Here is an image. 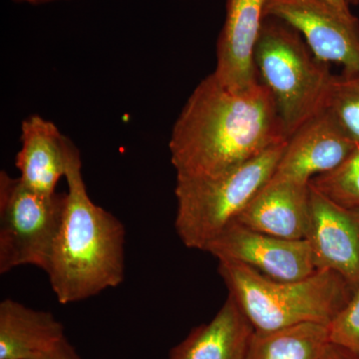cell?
<instances>
[{
  "instance_id": "obj_1",
  "label": "cell",
  "mask_w": 359,
  "mask_h": 359,
  "mask_svg": "<svg viewBox=\"0 0 359 359\" xmlns=\"http://www.w3.org/2000/svg\"><path fill=\"white\" fill-rule=\"evenodd\" d=\"M287 141L271 92L259 82L235 93L204 78L175 122L169 141L177 180L231 171Z\"/></svg>"
},
{
  "instance_id": "obj_2",
  "label": "cell",
  "mask_w": 359,
  "mask_h": 359,
  "mask_svg": "<svg viewBox=\"0 0 359 359\" xmlns=\"http://www.w3.org/2000/svg\"><path fill=\"white\" fill-rule=\"evenodd\" d=\"M65 179V212L45 273L57 301L69 304L121 285L126 231L117 217L89 197L81 156L73 143Z\"/></svg>"
},
{
  "instance_id": "obj_3",
  "label": "cell",
  "mask_w": 359,
  "mask_h": 359,
  "mask_svg": "<svg viewBox=\"0 0 359 359\" xmlns=\"http://www.w3.org/2000/svg\"><path fill=\"white\" fill-rule=\"evenodd\" d=\"M218 271L255 332L302 323L330 325L353 294L342 276L325 269L292 282L273 280L235 262L219 261Z\"/></svg>"
},
{
  "instance_id": "obj_4",
  "label": "cell",
  "mask_w": 359,
  "mask_h": 359,
  "mask_svg": "<svg viewBox=\"0 0 359 359\" xmlns=\"http://www.w3.org/2000/svg\"><path fill=\"white\" fill-rule=\"evenodd\" d=\"M255 62L289 139L325 108L334 77L330 65L313 55L294 27L271 16L264 18Z\"/></svg>"
},
{
  "instance_id": "obj_5",
  "label": "cell",
  "mask_w": 359,
  "mask_h": 359,
  "mask_svg": "<svg viewBox=\"0 0 359 359\" xmlns=\"http://www.w3.org/2000/svg\"><path fill=\"white\" fill-rule=\"evenodd\" d=\"M285 144L219 176L177 180L175 229L188 249L205 250L236 221L273 177Z\"/></svg>"
},
{
  "instance_id": "obj_6",
  "label": "cell",
  "mask_w": 359,
  "mask_h": 359,
  "mask_svg": "<svg viewBox=\"0 0 359 359\" xmlns=\"http://www.w3.org/2000/svg\"><path fill=\"white\" fill-rule=\"evenodd\" d=\"M65 205V193H39L0 172L1 275L25 266L46 271Z\"/></svg>"
},
{
  "instance_id": "obj_7",
  "label": "cell",
  "mask_w": 359,
  "mask_h": 359,
  "mask_svg": "<svg viewBox=\"0 0 359 359\" xmlns=\"http://www.w3.org/2000/svg\"><path fill=\"white\" fill-rule=\"evenodd\" d=\"M269 16L294 27L316 58L359 73V20L351 11L328 0H266Z\"/></svg>"
},
{
  "instance_id": "obj_8",
  "label": "cell",
  "mask_w": 359,
  "mask_h": 359,
  "mask_svg": "<svg viewBox=\"0 0 359 359\" xmlns=\"http://www.w3.org/2000/svg\"><path fill=\"white\" fill-rule=\"evenodd\" d=\"M218 261L235 262L273 280L292 282L316 273L306 238L287 240L250 230L233 222L205 247Z\"/></svg>"
},
{
  "instance_id": "obj_9",
  "label": "cell",
  "mask_w": 359,
  "mask_h": 359,
  "mask_svg": "<svg viewBox=\"0 0 359 359\" xmlns=\"http://www.w3.org/2000/svg\"><path fill=\"white\" fill-rule=\"evenodd\" d=\"M311 188L306 240L318 269L339 273L353 292L359 287V211L342 207Z\"/></svg>"
},
{
  "instance_id": "obj_10",
  "label": "cell",
  "mask_w": 359,
  "mask_h": 359,
  "mask_svg": "<svg viewBox=\"0 0 359 359\" xmlns=\"http://www.w3.org/2000/svg\"><path fill=\"white\" fill-rule=\"evenodd\" d=\"M358 147L323 108L287 139L271 179L309 185L339 167Z\"/></svg>"
},
{
  "instance_id": "obj_11",
  "label": "cell",
  "mask_w": 359,
  "mask_h": 359,
  "mask_svg": "<svg viewBox=\"0 0 359 359\" xmlns=\"http://www.w3.org/2000/svg\"><path fill=\"white\" fill-rule=\"evenodd\" d=\"M266 0H226V20L217 45L212 74L235 93L259 83L255 54L264 20Z\"/></svg>"
},
{
  "instance_id": "obj_12",
  "label": "cell",
  "mask_w": 359,
  "mask_h": 359,
  "mask_svg": "<svg viewBox=\"0 0 359 359\" xmlns=\"http://www.w3.org/2000/svg\"><path fill=\"white\" fill-rule=\"evenodd\" d=\"M309 210V185L271 179L235 222L273 237L304 240Z\"/></svg>"
},
{
  "instance_id": "obj_13",
  "label": "cell",
  "mask_w": 359,
  "mask_h": 359,
  "mask_svg": "<svg viewBox=\"0 0 359 359\" xmlns=\"http://www.w3.org/2000/svg\"><path fill=\"white\" fill-rule=\"evenodd\" d=\"M21 147L15 158L20 179L39 193H56V187L65 178L69 138L53 122L32 115L21 123Z\"/></svg>"
},
{
  "instance_id": "obj_14",
  "label": "cell",
  "mask_w": 359,
  "mask_h": 359,
  "mask_svg": "<svg viewBox=\"0 0 359 359\" xmlns=\"http://www.w3.org/2000/svg\"><path fill=\"white\" fill-rule=\"evenodd\" d=\"M255 330L228 294L216 316L194 327L167 359H245Z\"/></svg>"
},
{
  "instance_id": "obj_15",
  "label": "cell",
  "mask_w": 359,
  "mask_h": 359,
  "mask_svg": "<svg viewBox=\"0 0 359 359\" xmlns=\"http://www.w3.org/2000/svg\"><path fill=\"white\" fill-rule=\"evenodd\" d=\"M53 313L6 299L0 302V359H32L65 339Z\"/></svg>"
},
{
  "instance_id": "obj_16",
  "label": "cell",
  "mask_w": 359,
  "mask_h": 359,
  "mask_svg": "<svg viewBox=\"0 0 359 359\" xmlns=\"http://www.w3.org/2000/svg\"><path fill=\"white\" fill-rule=\"evenodd\" d=\"M330 344L328 325L320 323L255 332L245 359H320Z\"/></svg>"
},
{
  "instance_id": "obj_17",
  "label": "cell",
  "mask_w": 359,
  "mask_h": 359,
  "mask_svg": "<svg viewBox=\"0 0 359 359\" xmlns=\"http://www.w3.org/2000/svg\"><path fill=\"white\" fill-rule=\"evenodd\" d=\"M325 109L349 140L359 146V73L334 75Z\"/></svg>"
},
{
  "instance_id": "obj_18",
  "label": "cell",
  "mask_w": 359,
  "mask_h": 359,
  "mask_svg": "<svg viewBox=\"0 0 359 359\" xmlns=\"http://www.w3.org/2000/svg\"><path fill=\"white\" fill-rule=\"evenodd\" d=\"M309 185L337 204L359 211V146L339 167L314 177Z\"/></svg>"
},
{
  "instance_id": "obj_19",
  "label": "cell",
  "mask_w": 359,
  "mask_h": 359,
  "mask_svg": "<svg viewBox=\"0 0 359 359\" xmlns=\"http://www.w3.org/2000/svg\"><path fill=\"white\" fill-rule=\"evenodd\" d=\"M330 344L359 358V287L328 325Z\"/></svg>"
},
{
  "instance_id": "obj_20",
  "label": "cell",
  "mask_w": 359,
  "mask_h": 359,
  "mask_svg": "<svg viewBox=\"0 0 359 359\" xmlns=\"http://www.w3.org/2000/svg\"><path fill=\"white\" fill-rule=\"evenodd\" d=\"M32 359H81L67 339L61 340L48 351Z\"/></svg>"
},
{
  "instance_id": "obj_21",
  "label": "cell",
  "mask_w": 359,
  "mask_h": 359,
  "mask_svg": "<svg viewBox=\"0 0 359 359\" xmlns=\"http://www.w3.org/2000/svg\"><path fill=\"white\" fill-rule=\"evenodd\" d=\"M320 359H359V358L341 347L330 344Z\"/></svg>"
},
{
  "instance_id": "obj_22",
  "label": "cell",
  "mask_w": 359,
  "mask_h": 359,
  "mask_svg": "<svg viewBox=\"0 0 359 359\" xmlns=\"http://www.w3.org/2000/svg\"><path fill=\"white\" fill-rule=\"evenodd\" d=\"M344 11H351V6H358L359 0H328Z\"/></svg>"
},
{
  "instance_id": "obj_23",
  "label": "cell",
  "mask_w": 359,
  "mask_h": 359,
  "mask_svg": "<svg viewBox=\"0 0 359 359\" xmlns=\"http://www.w3.org/2000/svg\"><path fill=\"white\" fill-rule=\"evenodd\" d=\"M18 2H27V4H43V2L51 1V0H14Z\"/></svg>"
}]
</instances>
